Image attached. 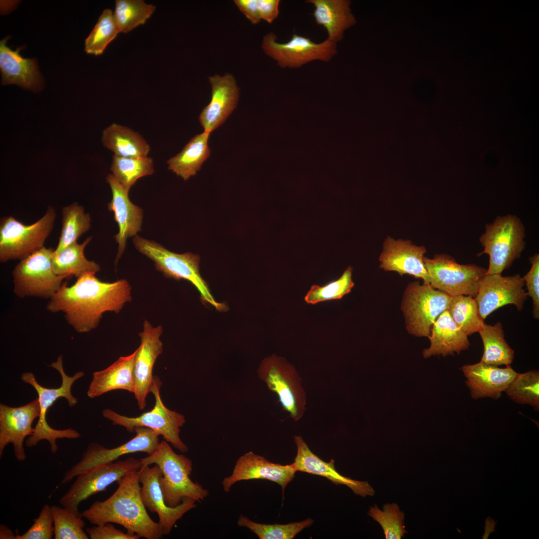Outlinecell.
Listing matches in <instances>:
<instances>
[{"label":"cell","mask_w":539,"mask_h":539,"mask_svg":"<svg viewBox=\"0 0 539 539\" xmlns=\"http://www.w3.org/2000/svg\"><path fill=\"white\" fill-rule=\"evenodd\" d=\"M452 296L418 281L408 284L402 304L408 332L417 336L430 335L438 317L447 309Z\"/></svg>","instance_id":"obj_11"},{"label":"cell","mask_w":539,"mask_h":539,"mask_svg":"<svg viewBox=\"0 0 539 539\" xmlns=\"http://www.w3.org/2000/svg\"><path fill=\"white\" fill-rule=\"evenodd\" d=\"M471 397L473 399L500 398L515 377L517 372L510 365L499 368L479 362L461 367Z\"/></svg>","instance_id":"obj_24"},{"label":"cell","mask_w":539,"mask_h":539,"mask_svg":"<svg viewBox=\"0 0 539 539\" xmlns=\"http://www.w3.org/2000/svg\"><path fill=\"white\" fill-rule=\"evenodd\" d=\"M118 487L107 499L97 501L81 513L94 525L115 523L127 532L147 539H159L163 535L159 523L147 512L141 497L139 470L130 472L117 482Z\"/></svg>","instance_id":"obj_2"},{"label":"cell","mask_w":539,"mask_h":539,"mask_svg":"<svg viewBox=\"0 0 539 539\" xmlns=\"http://www.w3.org/2000/svg\"><path fill=\"white\" fill-rule=\"evenodd\" d=\"M468 335L455 322L447 310L444 311L433 324L428 337L431 345L423 350L425 358L441 354L443 356L460 354L468 349Z\"/></svg>","instance_id":"obj_27"},{"label":"cell","mask_w":539,"mask_h":539,"mask_svg":"<svg viewBox=\"0 0 539 539\" xmlns=\"http://www.w3.org/2000/svg\"><path fill=\"white\" fill-rule=\"evenodd\" d=\"M55 539H88L81 513L65 507L51 506Z\"/></svg>","instance_id":"obj_40"},{"label":"cell","mask_w":539,"mask_h":539,"mask_svg":"<svg viewBox=\"0 0 539 539\" xmlns=\"http://www.w3.org/2000/svg\"><path fill=\"white\" fill-rule=\"evenodd\" d=\"M258 374L268 388L276 394L290 418L296 422L300 420L305 413L307 399L301 378L295 367L284 358L273 354L261 361Z\"/></svg>","instance_id":"obj_8"},{"label":"cell","mask_w":539,"mask_h":539,"mask_svg":"<svg viewBox=\"0 0 539 539\" xmlns=\"http://www.w3.org/2000/svg\"><path fill=\"white\" fill-rule=\"evenodd\" d=\"M91 219L89 214L78 202H74L61 209V229L58 245L54 252H59L77 242V239L89 231Z\"/></svg>","instance_id":"obj_34"},{"label":"cell","mask_w":539,"mask_h":539,"mask_svg":"<svg viewBox=\"0 0 539 539\" xmlns=\"http://www.w3.org/2000/svg\"><path fill=\"white\" fill-rule=\"evenodd\" d=\"M296 472L293 463L286 465L273 463L250 451L238 459L232 474L224 478L222 484L223 490L228 493L238 482L268 480L279 485L283 496L285 487L293 480Z\"/></svg>","instance_id":"obj_20"},{"label":"cell","mask_w":539,"mask_h":539,"mask_svg":"<svg viewBox=\"0 0 539 539\" xmlns=\"http://www.w3.org/2000/svg\"><path fill=\"white\" fill-rule=\"evenodd\" d=\"M315 7L313 15L316 22L327 32V39L337 43L344 37V31L356 22L347 0H309Z\"/></svg>","instance_id":"obj_29"},{"label":"cell","mask_w":539,"mask_h":539,"mask_svg":"<svg viewBox=\"0 0 539 539\" xmlns=\"http://www.w3.org/2000/svg\"><path fill=\"white\" fill-rule=\"evenodd\" d=\"M7 37L0 42V68L2 85L16 84L24 89L38 91L41 78L34 58L22 57L19 49L11 50L6 45Z\"/></svg>","instance_id":"obj_26"},{"label":"cell","mask_w":539,"mask_h":539,"mask_svg":"<svg viewBox=\"0 0 539 539\" xmlns=\"http://www.w3.org/2000/svg\"><path fill=\"white\" fill-rule=\"evenodd\" d=\"M115 3L114 16L120 32L123 33L144 24L156 8L142 0H117Z\"/></svg>","instance_id":"obj_37"},{"label":"cell","mask_w":539,"mask_h":539,"mask_svg":"<svg viewBox=\"0 0 539 539\" xmlns=\"http://www.w3.org/2000/svg\"><path fill=\"white\" fill-rule=\"evenodd\" d=\"M272 32L263 39L264 52L282 68H298L315 60L328 62L337 53L336 43L326 39L316 43L309 38L294 34L289 41L281 43Z\"/></svg>","instance_id":"obj_14"},{"label":"cell","mask_w":539,"mask_h":539,"mask_svg":"<svg viewBox=\"0 0 539 539\" xmlns=\"http://www.w3.org/2000/svg\"><path fill=\"white\" fill-rule=\"evenodd\" d=\"M142 466L157 465L162 472L159 482L166 505L174 508L186 498L201 502L209 492L190 478L192 461L183 454H178L166 441L160 442L151 455L140 459Z\"/></svg>","instance_id":"obj_3"},{"label":"cell","mask_w":539,"mask_h":539,"mask_svg":"<svg viewBox=\"0 0 539 539\" xmlns=\"http://www.w3.org/2000/svg\"><path fill=\"white\" fill-rule=\"evenodd\" d=\"M56 211L49 206L36 222L25 225L11 216L0 222V261L21 260L43 248L51 232Z\"/></svg>","instance_id":"obj_7"},{"label":"cell","mask_w":539,"mask_h":539,"mask_svg":"<svg viewBox=\"0 0 539 539\" xmlns=\"http://www.w3.org/2000/svg\"><path fill=\"white\" fill-rule=\"evenodd\" d=\"M140 459L132 457L105 464L79 474L68 490L59 500L62 507L78 511L79 504L91 496L104 491L127 474L139 470Z\"/></svg>","instance_id":"obj_15"},{"label":"cell","mask_w":539,"mask_h":539,"mask_svg":"<svg viewBox=\"0 0 539 539\" xmlns=\"http://www.w3.org/2000/svg\"><path fill=\"white\" fill-rule=\"evenodd\" d=\"M136 353V350L128 356L120 357L106 369L93 372L87 396L93 398L118 389L133 393Z\"/></svg>","instance_id":"obj_28"},{"label":"cell","mask_w":539,"mask_h":539,"mask_svg":"<svg viewBox=\"0 0 539 539\" xmlns=\"http://www.w3.org/2000/svg\"><path fill=\"white\" fill-rule=\"evenodd\" d=\"M162 382L158 377H154L151 392L155 397V405L150 411L140 416L129 417L121 415L109 409L102 412L103 416L111 421L113 425L123 426L130 432L137 427H146L153 430L181 453L188 451V446L180 438V428L185 423L181 414L167 408L161 400L160 389Z\"/></svg>","instance_id":"obj_9"},{"label":"cell","mask_w":539,"mask_h":539,"mask_svg":"<svg viewBox=\"0 0 539 539\" xmlns=\"http://www.w3.org/2000/svg\"><path fill=\"white\" fill-rule=\"evenodd\" d=\"M133 242L136 249L151 259L156 270L164 276L175 280L189 281L197 289L203 304L209 303L219 311L228 310L224 303L217 302L210 292L208 283L200 273V257L190 252L182 254L172 252L156 242L137 235Z\"/></svg>","instance_id":"obj_5"},{"label":"cell","mask_w":539,"mask_h":539,"mask_svg":"<svg viewBox=\"0 0 539 539\" xmlns=\"http://www.w3.org/2000/svg\"><path fill=\"white\" fill-rule=\"evenodd\" d=\"M162 475L160 469L156 465L150 467L143 466L139 470V480L141 484L142 502L149 511L156 513L164 535H169L177 521L187 512L196 508V501L186 498L176 507L168 506L161 489L159 478Z\"/></svg>","instance_id":"obj_17"},{"label":"cell","mask_w":539,"mask_h":539,"mask_svg":"<svg viewBox=\"0 0 539 539\" xmlns=\"http://www.w3.org/2000/svg\"><path fill=\"white\" fill-rule=\"evenodd\" d=\"M119 33L114 14L111 9H105L85 40V52L95 55L102 54Z\"/></svg>","instance_id":"obj_41"},{"label":"cell","mask_w":539,"mask_h":539,"mask_svg":"<svg viewBox=\"0 0 539 539\" xmlns=\"http://www.w3.org/2000/svg\"><path fill=\"white\" fill-rule=\"evenodd\" d=\"M352 268L348 267L340 277L323 286L312 285L304 299L308 304H316L319 302L342 298L349 293L354 283L352 279Z\"/></svg>","instance_id":"obj_43"},{"label":"cell","mask_w":539,"mask_h":539,"mask_svg":"<svg viewBox=\"0 0 539 539\" xmlns=\"http://www.w3.org/2000/svg\"><path fill=\"white\" fill-rule=\"evenodd\" d=\"M0 539H16L12 531L7 526L4 525L0 526Z\"/></svg>","instance_id":"obj_48"},{"label":"cell","mask_w":539,"mask_h":539,"mask_svg":"<svg viewBox=\"0 0 539 539\" xmlns=\"http://www.w3.org/2000/svg\"><path fill=\"white\" fill-rule=\"evenodd\" d=\"M85 531L91 539H138L139 537L135 534L125 533L116 529L111 523L103 526L95 525L87 528Z\"/></svg>","instance_id":"obj_47"},{"label":"cell","mask_w":539,"mask_h":539,"mask_svg":"<svg viewBox=\"0 0 539 539\" xmlns=\"http://www.w3.org/2000/svg\"><path fill=\"white\" fill-rule=\"evenodd\" d=\"M110 169L111 174L128 192L138 179L154 172L153 159L147 156L126 158L113 155Z\"/></svg>","instance_id":"obj_35"},{"label":"cell","mask_w":539,"mask_h":539,"mask_svg":"<svg viewBox=\"0 0 539 539\" xmlns=\"http://www.w3.org/2000/svg\"><path fill=\"white\" fill-rule=\"evenodd\" d=\"M430 284L450 295L476 296L480 283L487 270L475 264L461 265L449 255L424 257Z\"/></svg>","instance_id":"obj_12"},{"label":"cell","mask_w":539,"mask_h":539,"mask_svg":"<svg viewBox=\"0 0 539 539\" xmlns=\"http://www.w3.org/2000/svg\"><path fill=\"white\" fill-rule=\"evenodd\" d=\"M49 366L57 370L61 375L62 382L59 387H44L37 382L34 375L31 372H24L20 377L23 382L31 385L37 392L40 406L39 419L32 435L26 440L25 446L27 447H34L41 440H46L50 444L51 452L55 453L58 451L56 443L57 439H77L81 435L72 428L57 430L51 427L46 421L47 410L60 397L65 398L69 406H75L77 403V399L71 394V386L75 381L82 377L84 373L82 371H78L72 376H68L63 369L62 355H59L56 361Z\"/></svg>","instance_id":"obj_4"},{"label":"cell","mask_w":539,"mask_h":539,"mask_svg":"<svg viewBox=\"0 0 539 539\" xmlns=\"http://www.w3.org/2000/svg\"><path fill=\"white\" fill-rule=\"evenodd\" d=\"M102 143L115 156L126 158L147 156L150 146L143 137L132 129L116 123L102 132Z\"/></svg>","instance_id":"obj_31"},{"label":"cell","mask_w":539,"mask_h":539,"mask_svg":"<svg viewBox=\"0 0 539 539\" xmlns=\"http://www.w3.org/2000/svg\"><path fill=\"white\" fill-rule=\"evenodd\" d=\"M92 237L87 238L81 244L73 243L59 252L53 251L51 265L54 273L67 278L73 276L78 278L86 272L96 273L99 271V265L94 261H88L84 254V249Z\"/></svg>","instance_id":"obj_32"},{"label":"cell","mask_w":539,"mask_h":539,"mask_svg":"<svg viewBox=\"0 0 539 539\" xmlns=\"http://www.w3.org/2000/svg\"><path fill=\"white\" fill-rule=\"evenodd\" d=\"M313 523V520L309 518L301 522L287 524H264L255 522L240 515L237 525L240 527L248 529L260 539H292Z\"/></svg>","instance_id":"obj_38"},{"label":"cell","mask_w":539,"mask_h":539,"mask_svg":"<svg viewBox=\"0 0 539 539\" xmlns=\"http://www.w3.org/2000/svg\"><path fill=\"white\" fill-rule=\"evenodd\" d=\"M532 264L530 270L523 277L527 286L528 296L533 300V315L539 318V255L536 254L530 257Z\"/></svg>","instance_id":"obj_46"},{"label":"cell","mask_w":539,"mask_h":539,"mask_svg":"<svg viewBox=\"0 0 539 539\" xmlns=\"http://www.w3.org/2000/svg\"><path fill=\"white\" fill-rule=\"evenodd\" d=\"M279 0H235L239 10L253 24L264 19L271 23L279 14Z\"/></svg>","instance_id":"obj_44"},{"label":"cell","mask_w":539,"mask_h":539,"mask_svg":"<svg viewBox=\"0 0 539 539\" xmlns=\"http://www.w3.org/2000/svg\"><path fill=\"white\" fill-rule=\"evenodd\" d=\"M106 179L112 194V200L108 204V209L113 212L115 221L119 228L118 233L114 236L118 245L116 265L124 252L127 239L136 236L141 230L143 211L130 201L128 192L112 174H108Z\"/></svg>","instance_id":"obj_23"},{"label":"cell","mask_w":539,"mask_h":539,"mask_svg":"<svg viewBox=\"0 0 539 539\" xmlns=\"http://www.w3.org/2000/svg\"><path fill=\"white\" fill-rule=\"evenodd\" d=\"M426 253L424 246L413 245L408 240H395L388 237L384 242L379 257L380 267L385 271H397L400 275L408 274L421 278L424 284H430L423 260Z\"/></svg>","instance_id":"obj_22"},{"label":"cell","mask_w":539,"mask_h":539,"mask_svg":"<svg viewBox=\"0 0 539 539\" xmlns=\"http://www.w3.org/2000/svg\"><path fill=\"white\" fill-rule=\"evenodd\" d=\"M484 345L480 362L489 365H510L514 358V351L507 342L501 323L494 325L484 324L479 331Z\"/></svg>","instance_id":"obj_33"},{"label":"cell","mask_w":539,"mask_h":539,"mask_svg":"<svg viewBox=\"0 0 539 539\" xmlns=\"http://www.w3.org/2000/svg\"><path fill=\"white\" fill-rule=\"evenodd\" d=\"M54 250L45 247L20 260L13 271V292L20 298H50L67 278L55 274L52 269Z\"/></svg>","instance_id":"obj_10"},{"label":"cell","mask_w":539,"mask_h":539,"mask_svg":"<svg viewBox=\"0 0 539 539\" xmlns=\"http://www.w3.org/2000/svg\"><path fill=\"white\" fill-rule=\"evenodd\" d=\"M208 79L212 88L211 101L202 110L199 120L205 131L211 133L223 124L236 108L240 89L235 78L229 73L215 74Z\"/></svg>","instance_id":"obj_21"},{"label":"cell","mask_w":539,"mask_h":539,"mask_svg":"<svg viewBox=\"0 0 539 539\" xmlns=\"http://www.w3.org/2000/svg\"><path fill=\"white\" fill-rule=\"evenodd\" d=\"M54 535L51 506L45 504L33 524L25 533L16 535V539H51Z\"/></svg>","instance_id":"obj_45"},{"label":"cell","mask_w":539,"mask_h":539,"mask_svg":"<svg viewBox=\"0 0 539 539\" xmlns=\"http://www.w3.org/2000/svg\"><path fill=\"white\" fill-rule=\"evenodd\" d=\"M297 454L293 463L296 471L317 475L327 478L335 485H344L351 489L354 494L365 497L372 496L375 491L368 482L360 481L341 475L335 469L334 461L327 463L315 455L309 448L300 435L295 436Z\"/></svg>","instance_id":"obj_25"},{"label":"cell","mask_w":539,"mask_h":539,"mask_svg":"<svg viewBox=\"0 0 539 539\" xmlns=\"http://www.w3.org/2000/svg\"><path fill=\"white\" fill-rule=\"evenodd\" d=\"M447 310L455 322L468 335L479 332L485 324L472 296H452Z\"/></svg>","instance_id":"obj_36"},{"label":"cell","mask_w":539,"mask_h":539,"mask_svg":"<svg viewBox=\"0 0 539 539\" xmlns=\"http://www.w3.org/2000/svg\"><path fill=\"white\" fill-rule=\"evenodd\" d=\"M210 134L204 131L193 137L179 153L167 161L168 169L184 180L195 175L210 155Z\"/></svg>","instance_id":"obj_30"},{"label":"cell","mask_w":539,"mask_h":539,"mask_svg":"<svg viewBox=\"0 0 539 539\" xmlns=\"http://www.w3.org/2000/svg\"><path fill=\"white\" fill-rule=\"evenodd\" d=\"M525 227L515 215L498 216L487 224L479 241L484 248L478 256L486 254L489 265L486 274H501L519 259L525 249Z\"/></svg>","instance_id":"obj_6"},{"label":"cell","mask_w":539,"mask_h":539,"mask_svg":"<svg viewBox=\"0 0 539 539\" xmlns=\"http://www.w3.org/2000/svg\"><path fill=\"white\" fill-rule=\"evenodd\" d=\"M368 515L381 526L386 539H401L408 533L404 524L405 515L395 503L384 505L382 510L371 506Z\"/></svg>","instance_id":"obj_42"},{"label":"cell","mask_w":539,"mask_h":539,"mask_svg":"<svg viewBox=\"0 0 539 539\" xmlns=\"http://www.w3.org/2000/svg\"><path fill=\"white\" fill-rule=\"evenodd\" d=\"M508 397L520 404H527L539 410V372L532 370L517 373L505 391Z\"/></svg>","instance_id":"obj_39"},{"label":"cell","mask_w":539,"mask_h":539,"mask_svg":"<svg viewBox=\"0 0 539 539\" xmlns=\"http://www.w3.org/2000/svg\"><path fill=\"white\" fill-rule=\"evenodd\" d=\"M524 285L523 278L518 274L507 276L486 274L475 298L480 317L484 320L496 309L510 304L521 310L528 296Z\"/></svg>","instance_id":"obj_16"},{"label":"cell","mask_w":539,"mask_h":539,"mask_svg":"<svg viewBox=\"0 0 539 539\" xmlns=\"http://www.w3.org/2000/svg\"><path fill=\"white\" fill-rule=\"evenodd\" d=\"M134 431L136 435L134 438L114 448H105L95 443L89 444L81 459L65 473L61 484H67L79 474L115 462L126 454L137 452H144L148 455L152 454L159 445L160 435L146 427H137Z\"/></svg>","instance_id":"obj_13"},{"label":"cell","mask_w":539,"mask_h":539,"mask_svg":"<svg viewBox=\"0 0 539 539\" xmlns=\"http://www.w3.org/2000/svg\"><path fill=\"white\" fill-rule=\"evenodd\" d=\"M162 333L161 325L153 327L148 321L145 320L143 330L139 333L141 343L136 349L135 358L133 393L140 410L145 407L147 396L153 387V369L157 357L163 351L160 340Z\"/></svg>","instance_id":"obj_19"},{"label":"cell","mask_w":539,"mask_h":539,"mask_svg":"<svg viewBox=\"0 0 539 539\" xmlns=\"http://www.w3.org/2000/svg\"><path fill=\"white\" fill-rule=\"evenodd\" d=\"M40 406L37 397L30 403L17 407L0 404V457L5 447L13 445L14 455L19 462L24 461L26 455L23 447L25 438L32 435V424L39 417Z\"/></svg>","instance_id":"obj_18"},{"label":"cell","mask_w":539,"mask_h":539,"mask_svg":"<svg viewBox=\"0 0 539 539\" xmlns=\"http://www.w3.org/2000/svg\"><path fill=\"white\" fill-rule=\"evenodd\" d=\"M95 272H86L71 286L62 283L46 305L49 312H62L67 323L79 333L96 328L104 313H119L132 299L131 287L124 279L101 281Z\"/></svg>","instance_id":"obj_1"}]
</instances>
